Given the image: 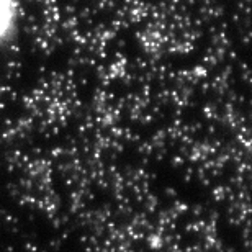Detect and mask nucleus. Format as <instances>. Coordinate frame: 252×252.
<instances>
[{
  "label": "nucleus",
  "mask_w": 252,
  "mask_h": 252,
  "mask_svg": "<svg viewBox=\"0 0 252 252\" xmlns=\"http://www.w3.org/2000/svg\"><path fill=\"white\" fill-rule=\"evenodd\" d=\"M20 0H0V46L12 41L20 28Z\"/></svg>",
  "instance_id": "obj_1"
}]
</instances>
